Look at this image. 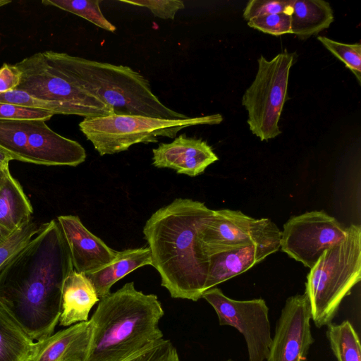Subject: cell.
Wrapping results in <instances>:
<instances>
[{
	"label": "cell",
	"mask_w": 361,
	"mask_h": 361,
	"mask_svg": "<svg viewBox=\"0 0 361 361\" xmlns=\"http://www.w3.org/2000/svg\"><path fill=\"white\" fill-rule=\"evenodd\" d=\"M73 270L67 243L52 219L1 271L0 303L33 341L53 334L63 283Z\"/></svg>",
	"instance_id": "obj_1"
},
{
	"label": "cell",
	"mask_w": 361,
	"mask_h": 361,
	"mask_svg": "<svg viewBox=\"0 0 361 361\" xmlns=\"http://www.w3.org/2000/svg\"><path fill=\"white\" fill-rule=\"evenodd\" d=\"M212 212L200 201L177 198L145 223L152 266L173 298L197 301L205 291L209 259L201 249L199 231Z\"/></svg>",
	"instance_id": "obj_2"
},
{
	"label": "cell",
	"mask_w": 361,
	"mask_h": 361,
	"mask_svg": "<svg viewBox=\"0 0 361 361\" xmlns=\"http://www.w3.org/2000/svg\"><path fill=\"white\" fill-rule=\"evenodd\" d=\"M164 312L154 294L134 282L101 298L90 318L93 331L85 361H125L163 339L159 322Z\"/></svg>",
	"instance_id": "obj_3"
},
{
	"label": "cell",
	"mask_w": 361,
	"mask_h": 361,
	"mask_svg": "<svg viewBox=\"0 0 361 361\" xmlns=\"http://www.w3.org/2000/svg\"><path fill=\"white\" fill-rule=\"evenodd\" d=\"M38 54L56 73L98 97L111 106L115 114L164 119L188 118L164 105L152 92L149 82L128 66L54 51Z\"/></svg>",
	"instance_id": "obj_4"
},
{
	"label": "cell",
	"mask_w": 361,
	"mask_h": 361,
	"mask_svg": "<svg viewBox=\"0 0 361 361\" xmlns=\"http://www.w3.org/2000/svg\"><path fill=\"white\" fill-rule=\"evenodd\" d=\"M346 237L325 250L310 269L305 292L317 328L332 323L342 300L361 279V227H347Z\"/></svg>",
	"instance_id": "obj_5"
},
{
	"label": "cell",
	"mask_w": 361,
	"mask_h": 361,
	"mask_svg": "<svg viewBox=\"0 0 361 361\" xmlns=\"http://www.w3.org/2000/svg\"><path fill=\"white\" fill-rule=\"evenodd\" d=\"M220 114L185 119H164L138 115L111 114L84 118L79 128L101 156L128 150L137 143L157 142L159 137L174 138L181 130L199 125H217Z\"/></svg>",
	"instance_id": "obj_6"
},
{
	"label": "cell",
	"mask_w": 361,
	"mask_h": 361,
	"mask_svg": "<svg viewBox=\"0 0 361 361\" xmlns=\"http://www.w3.org/2000/svg\"><path fill=\"white\" fill-rule=\"evenodd\" d=\"M295 57V52L286 50L271 60L261 56L255 79L243 95L249 128L261 141L281 133L279 123L288 99L289 74Z\"/></svg>",
	"instance_id": "obj_7"
},
{
	"label": "cell",
	"mask_w": 361,
	"mask_h": 361,
	"mask_svg": "<svg viewBox=\"0 0 361 361\" xmlns=\"http://www.w3.org/2000/svg\"><path fill=\"white\" fill-rule=\"evenodd\" d=\"M15 65L21 73V80L16 90L39 99L68 106L84 118L114 114L113 109L98 97L56 73L37 53Z\"/></svg>",
	"instance_id": "obj_8"
},
{
	"label": "cell",
	"mask_w": 361,
	"mask_h": 361,
	"mask_svg": "<svg viewBox=\"0 0 361 361\" xmlns=\"http://www.w3.org/2000/svg\"><path fill=\"white\" fill-rule=\"evenodd\" d=\"M203 254L213 255L233 250L254 243L281 239V231L269 219L248 216L240 211L212 210L199 231Z\"/></svg>",
	"instance_id": "obj_9"
},
{
	"label": "cell",
	"mask_w": 361,
	"mask_h": 361,
	"mask_svg": "<svg viewBox=\"0 0 361 361\" xmlns=\"http://www.w3.org/2000/svg\"><path fill=\"white\" fill-rule=\"evenodd\" d=\"M202 298L214 308L221 326L234 327L243 336L248 361L267 360L272 338L269 307L264 300H233L216 286L204 291Z\"/></svg>",
	"instance_id": "obj_10"
},
{
	"label": "cell",
	"mask_w": 361,
	"mask_h": 361,
	"mask_svg": "<svg viewBox=\"0 0 361 361\" xmlns=\"http://www.w3.org/2000/svg\"><path fill=\"white\" fill-rule=\"evenodd\" d=\"M334 217L323 211L307 212L290 217L281 231L280 247L290 257L312 269L323 252L347 235Z\"/></svg>",
	"instance_id": "obj_11"
},
{
	"label": "cell",
	"mask_w": 361,
	"mask_h": 361,
	"mask_svg": "<svg viewBox=\"0 0 361 361\" xmlns=\"http://www.w3.org/2000/svg\"><path fill=\"white\" fill-rule=\"evenodd\" d=\"M307 295L288 298L277 321L267 361H306L314 340Z\"/></svg>",
	"instance_id": "obj_12"
},
{
	"label": "cell",
	"mask_w": 361,
	"mask_h": 361,
	"mask_svg": "<svg viewBox=\"0 0 361 361\" xmlns=\"http://www.w3.org/2000/svg\"><path fill=\"white\" fill-rule=\"evenodd\" d=\"M27 163L46 166H76L86 152L78 142L51 130L42 120H25Z\"/></svg>",
	"instance_id": "obj_13"
},
{
	"label": "cell",
	"mask_w": 361,
	"mask_h": 361,
	"mask_svg": "<svg viewBox=\"0 0 361 361\" xmlns=\"http://www.w3.org/2000/svg\"><path fill=\"white\" fill-rule=\"evenodd\" d=\"M69 248L73 269L87 274L110 264L116 251L91 233L73 215H61L56 219Z\"/></svg>",
	"instance_id": "obj_14"
},
{
	"label": "cell",
	"mask_w": 361,
	"mask_h": 361,
	"mask_svg": "<svg viewBox=\"0 0 361 361\" xmlns=\"http://www.w3.org/2000/svg\"><path fill=\"white\" fill-rule=\"evenodd\" d=\"M152 164L169 168L178 173L196 176L219 159L211 146L202 139L181 134L170 143H161L152 149Z\"/></svg>",
	"instance_id": "obj_15"
},
{
	"label": "cell",
	"mask_w": 361,
	"mask_h": 361,
	"mask_svg": "<svg viewBox=\"0 0 361 361\" xmlns=\"http://www.w3.org/2000/svg\"><path fill=\"white\" fill-rule=\"evenodd\" d=\"M279 248L280 240H273L210 256L205 291L249 270Z\"/></svg>",
	"instance_id": "obj_16"
},
{
	"label": "cell",
	"mask_w": 361,
	"mask_h": 361,
	"mask_svg": "<svg viewBox=\"0 0 361 361\" xmlns=\"http://www.w3.org/2000/svg\"><path fill=\"white\" fill-rule=\"evenodd\" d=\"M93 324L78 322L37 342L32 361H85L90 346Z\"/></svg>",
	"instance_id": "obj_17"
},
{
	"label": "cell",
	"mask_w": 361,
	"mask_h": 361,
	"mask_svg": "<svg viewBox=\"0 0 361 361\" xmlns=\"http://www.w3.org/2000/svg\"><path fill=\"white\" fill-rule=\"evenodd\" d=\"M99 300L87 275L73 269L63 283L59 324L69 326L87 321L91 309Z\"/></svg>",
	"instance_id": "obj_18"
},
{
	"label": "cell",
	"mask_w": 361,
	"mask_h": 361,
	"mask_svg": "<svg viewBox=\"0 0 361 361\" xmlns=\"http://www.w3.org/2000/svg\"><path fill=\"white\" fill-rule=\"evenodd\" d=\"M152 265L149 247L128 249L118 252L116 258L103 268L86 274L93 283L99 299L110 293L112 286L133 271Z\"/></svg>",
	"instance_id": "obj_19"
},
{
	"label": "cell",
	"mask_w": 361,
	"mask_h": 361,
	"mask_svg": "<svg viewBox=\"0 0 361 361\" xmlns=\"http://www.w3.org/2000/svg\"><path fill=\"white\" fill-rule=\"evenodd\" d=\"M32 213L23 188L6 169L0 185V226L13 232L31 220Z\"/></svg>",
	"instance_id": "obj_20"
},
{
	"label": "cell",
	"mask_w": 361,
	"mask_h": 361,
	"mask_svg": "<svg viewBox=\"0 0 361 361\" xmlns=\"http://www.w3.org/2000/svg\"><path fill=\"white\" fill-rule=\"evenodd\" d=\"M291 30L300 39L317 35L334 20L329 2L323 0H291Z\"/></svg>",
	"instance_id": "obj_21"
},
{
	"label": "cell",
	"mask_w": 361,
	"mask_h": 361,
	"mask_svg": "<svg viewBox=\"0 0 361 361\" xmlns=\"http://www.w3.org/2000/svg\"><path fill=\"white\" fill-rule=\"evenodd\" d=\"M36 351L37 342L0 303V361H32Z\"/></svg>",
	"instance_id": "obj_22"
},
{
	"label": "cell",
	"mask_w": 361,
	"mask_h": 361,
	"mask_svg": "<svg viewBox=\"0 0 361 361\" xmlns=\"http://www.w3.org/2000/svg\"><path fill=\"white\" fill-rule=\"evenodd\" d=\"M326 337L338 361H361L359 336L350 322L328 324Z\"/></svg>",
	"instance_id": "obj_23"
},
{
	"label": "cell",
	"mask_w": 361,
	"mask_h": 361,
	"mask_svg": "<svg viewBox=\"0 0 361 361\" xmlns=\"http://www.w3.org/2000/svg\"><path fill=\"white\" fill-rule=\"evenodd\" d=\"M25 121L0 119V149L9 154L13 160L23 162L27 160Z\"/></svg>",
	"instance_id": "obj_24"
},
{
	"label": "cell",
	"mask_w": 361,
	"mask_h": 361,
	"mask_svg": "<svg viewBox=\"0 0 361 361\" xmlns=\"http://www.w3.org/2000/svg\"><path fill=\"white\" fill-rule=\"evenodd\" d=\"M99 0H43L44 6H52L81 17L94 25L109 32L116 27L103 15Z\"/></svg>",
	"instance_id": "obj_25"
},
{
	"label": "cell",
	"mask_w": 361,
	"mask_h": 361,
	"mask_svg": "<svg viewBox=\"0 0 361 361\" xmlns=\"http://www.w3.org/2000/svg\"><path fill=\"white\" fill-rule=\"evenodd\" d=\"M45 223L30 220L0 243V272L42 229Z\"/></svg>",
	"instance_id": "obj_26"
},
{
	"label": "cell",
	"mask_w": 361,
	"mask_h": 361,
	"mask_svg": "<svg viewBox=\"0 0 361 361\" xmlns=\"http://www.w3.org/2000/svg\"><path fill=\"white\" fill-rule=\"evenodd\" d=\"M0 103L43 109L52 112L54 115L80 116L79 113L75 109L68 106L58 102L39 99L19 90L0 92Z\"/></svg>",
	"instance_id": "obj_27"
},
{
	"label": "cell",
	"mask_w": 361,
	"mask_h": 361,
	"mask_svg": "<svg viewBox=\"0 0 361 361\" xmlns=\"http://www.w3.org/2000/svg\"><path fill=\"white\" fill-rule=\"evenodd\" d=\"M317 39L336 58L350 70L359 84H361V44H346L331 39L325 36H318Z\"/></svg>",
	"instance_id": "obj_28"
},
{
	"label": "cell",
	"mask_w": 361,
	"mask_h": 361,
	"mask_svg": "<svg viewBox=\"0 0 361 361\" xmlns=\"http://www.w3.org/2000/svg\"><path fill=\"white\" fill-rule=\"evenodd\" d=\"M247 25L252 28L274 36L292 34L291 16L288 13L257 17L247 21Z\"/></svg>",
	"instance_id": "obj_29"
},
{
	"label": "cell",
	"mask_w": 361,
	"mask_h": 361,
	"mask_svg": "<svg viewBox=\"0 0 361 361\" xmlns=\"http://www.w3.org/2000/svg\"><path fill=\"white\" fill-rule=\"evenodd\" d=\"M279 13H291V0H251L247 4L243 16L249 21L257 17Z\"/></svg>",
	"instance_id": "obj_30"
},
{
	"label": "cell",
	"mask_w": 361,
	"mask_h": 361,
	"mask_svg": "<svg viewBox=\"0 0 361 361\" xmlns=\"http://www.w3.org/2000/svg\"><path fill=\"white\" fill-rule=\"evenodd\" d=\"M125 361H180L176 348L170 340L162 339Z\"/></svg>",
	"instance_id": "obj_31"
},
{
	"label": "cell",
	"mask_w": 361,
	"mask_h": 361,
	"mask_svg": "<svg viewBox=\"0 0 361 361\" xmlns=\"http://www.w3.org/2000/svg\"><path fill=\"white\" fill-rule=\"evenodd\" d=\"M54 115L52 112L43 109L0 103V119L42 120L47 121Z\"/></svg>",
	"instance_id": "obj_32"
},
{
	"label": "cell",
	"mask_w": 361,
	"mask_h": 361,
	"mask_svg": "<svg viewBox=\"0 0 361 361\" xmlns=\"http://www.w3.org/2000/svg\"><path fill=\"white\" fill-rule=\"evenodd\" d=\"M121 2L148 8L155 16L162 19H173L176 13L185 8L180 0H121Z\"/></svg>",
	"instance_id": "obj_33"
},
{
	"label": "cell",
	"mask_w": 361,
	"mask_h": 361,
	"mask_svg": "<svg viewBox=\"0 0 361 361\" xmlns=\"http://www.w3.org/2000/svg\"><path fill=\"white\" fill-rule=\"evenodd\" d=\"M21 80V73L14 64L4 63L0 68V92L13 91Z\"/></svg>",
	"instance_id": "obj_34"
},
{
	"label": "cell",
	"mask_w": 361,
	"mask_h": 361,
	"mask_svg": "<svg viewBox=\"0 0 361 361\" xmlns=\"http://www.w3.org/2000/svg\"><path fill=\"white\" fill-rule=\"evenodd\" d=\"M13 160L9 154L0 149V170L8 169L9 161Z\"/></svg>",
	"instance_id": "obj_35"
},
{
	"label": "cell",
	"mask_w": 361,
	"mask_h": 361,
	"mask_svg": "<svg viewBox=\"0 0 361 361\" xmlns=\"http://www.w3.org/2000/svg\"><path fill=\"white\" fill-rule=\"evenodd\" d=\"M11 232L0 226V243L3 242Z\"/></svg>",
	"instance_id": "obj_36"
},
{
	"label": "cell",
	"mask_w": 361,
	"mask_h": 361,
	"mask_svg": "<svg viewBox=\"0 0 361 361\" xmlns=\"http://www.w3.org/2000/svg\"><path fill=\"white\" fill-rule=\"evenodd\" d=\"M11 3V0H0V8Z\"/></svg>",
	"instance_id": "obj_37"
},
{
	"label": "cell",
	"mask_w": 361,
	"mask_h": 361,
	"mask_svg": "<svg viewBox=\"0 0 361 361\" xmlns=\"http://www.w3.org/2000/svg\"><path fill=\"white\" fill-rule=\"evenodd\" d=\"M6 170V169H5V170H0V185H1V180H2V178H3V176H4V171Z\"/></svg>",
	"instance_id": "obj_38"
},
{
	"label": "cell",
	"mask_w": 361,
	"mask_h": 361,
	"mask_svg": "<svg viewBox=\"0 0 361 361\" xmlns=\"http://www.w3.org/2000/svg\"><path fill=\"white\" fill-rule=\"evenodd\" d=\"M226 361H233V360H226Z\"/></svg>",
	"instance_id": "obj_39"
}]
</instances>
